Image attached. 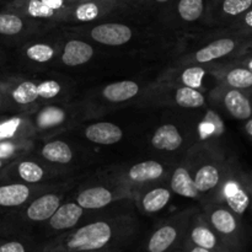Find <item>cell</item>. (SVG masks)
Here are the masks:
<instances>
[{
  "label": "cell",
  "instance_id": "1",
  "mask_svg": "<svg viewBox=\"0 0 252 252\" xmlns=\"http://www.w3.org/2000/svg\"><path fill=\"white\" fill-rule=\"evenodd\" d=\"M112 231L110 225L103 221L89 224L79 229L68 243V248L71 250L90 251L103 248L110 241Z\"/></svg>",
  "mask_w": 252,
  "mask_h": 252
},
{
  "label": "cell",
  "instance_id": "2",
  "mask_svg": "<svg viewBox=\"0 0 252 252\" xmlns=\"http://www.w3.org/2000/svg\"><path fill=\"white\" fill-rule=\"evenodd\" d=\"M223 194L229 209L238 216L245 214L251 206L249 179L245 177L238 179L233 176L226 180L224 182Z\"/></svg>",
  "mask_w": 252,
  "mask_h": 252
},
{
  "label": "cell",
  "instance_id": "3",
  "mask_svg": "<svg viewBox=\"0 0 252 252\" xmlns=\"http://www.w3.org/2000/svg\"><path fill=\"white\" fill-rule=\"evenodd\" d=\"M223 102L229 115L235 120L248 121L252 118V97L246 91L230 88L224 93Z\"/></svg>",
  "mask_w": 252,
  "mask_h": 252
},
{
  "label": "cell",
  "instance_id": "4",
  "mask_svg": "<svg viewBox=\"0 0 252 252\" xmlns=\"http://www.w3.org/2000/svg\"><path fill=\"white\" fill-rule=\"evenodd\" d=\"M91 37L106 46H122L132 38V31L122 24H102L94 27Z\"/></svg>",
  "mask_w": 252,
  "mask_h": 252
},
{
  "label": "cell",
  "instance_id": "5",
  "mask_svg": "<svg viewBox=\"0 0 252 252\" xmlns=\"http://www.w3.org/2000/svg\"><path fill=\"white\" fill-rule=\"evenodd\" d=\"M239 48V43L234 38H220L212 42L196 53V61L199 63H208L216 59L224 58L233 54Z\"/></svg>",
  "mask_w": 252,
  "mask_h": 252
},
{
  "label": "cell",
  "instance_id": "6",
  "mask_svg": "<svg viewBox=\"0 0 252 252\" xmlns=\"http://www.w3.org/2000/svg\"><path fill=\"white\" fill-rule=\"evenodd\" d=\"M85 135L89 140L96 144L111 145L120 142L123 133L121 128L113 123L101 122L89 126L85 129Z\"/></svg>",
  "mask_w": 252,
  "mask_h": 252
},
{
  "label": "cell",
  "instance_id": "7",
  "mask_svg": "<svg viewBox=\"0 0 252 252\" xmlns=\"http://www.w3.org/2000/svg\"><path fill=\"white\" fill-rule=\"evenodd\" d=\"M93 54L94 49L90 44L74 39V41L68 42L64 47L62 61L69 66L81 65V64H85L86 62L90 61Z\"/></svg>",
  "mask_w": 252,
  "mask_h": 252
},
{
  "label": "cell",
  "instance_id": "8",
  "mask_svg": "<svg viewBox=\"0 0 252 252\" xmlns=\"http://www.w3.org/2000/svg\"><path fill=\"white\" fill-rule=\"evenodd\" d=\"M59 203H61L59 197H57L56 194H46V196H42L39 198H37L27 208L26 214L29 217V219H31V220H47L58 209Z\"/></svg>",
  "mask_w": 252,
  "mask_h": 252
},
{
  "label": "cell",
  "instance_id": "9",
  "mask_svg": "<svg viewBox=\"0 0 252 252\" xmlns=\"http://www.w3.org/2000/svg\"><path fill=\"white\" fill-rule=\"evenodd\" d=\"M83 216V208L76 203H66L58 207L51 217V226L57 230L69 229L75 225Z\"/></svg>",
  "mask_w": 252,
  "mask_h": 252
},
{
  "label": "cell",
  "instance_id": "10",
  "mask_svg": "<svg viewBox=\"0 0 252 252\" xmlns=\"http://www.w3.org/2000/svg\"><path fill=\"white\" fill-rule=\"evenodd\" d=\"M182 142H184V139L174 125L161 126L155 132L152 139V144L155 149L167 150V152L179 149Z\"/></svg>",
  "mask_w": 252,
  "mask_h": 252
},
{
  "label": "cell",
  "instance_id": "11",
  "mask_svg": "<svg viewBox=\"0 0 252 252\" xmlns=\"http://www.w3.org/2000/svg\"><path fill=\"white\" fill-rule=\"evenodd\" d=\"M112 201V193L103 187H93L81 192L78 197V204L81 208L97 209L106 207Z\"/></svg>",
  "mask_w": 252,
  "mask_h": 252
},
{
  "label": "cell",
  "instance_id": "12",
  "mask_svg": "<svg viewBox=\"0 0 252 252\" xmlns=\"http://www.w3.org/2000/svg\"><path fill=\"white\" fill-rule=\"evenodd\" d=\"M211 221L212 225L217 229V231H219V233L225 236L235 235V233L238 231V219H236L235 213H233L230 209H216L212 213Z\"/></svg>",
  "mask_w": 252,
  "mask_h": 252
},
{
  "label": "cell",
  "instance_id": "13",
  "mask_svg": "<svg viewBox=\"0 0 252 252\" xmlns=\"http://www.w3.org/2000/svg\"><path fill=\"white\" fill-rule=\"evenodd\" d=\"M139 91V85L134 81H120L106 86L103 90V96L111 102H122L134 97Z\"/></svg>",
  "mask_w": 252,
  "mask_h": 252
},
{
  "label": "cell",
  "instance_id": "14",
  "mask_svg": "<svg viewBox=\"0 0 252 252\" xmlns=\"http://www.w3.org/2000/svg\"><path fill=\"white\" fill-rule=\"evenodd\" d=\"M171 189L175 193L189 198H194L198 194L194 181L185 167H179L175 170L171 179Z\"/></svg>",
  "mask_w": 252,
  "mask_h": 252
},
{
  "label": "cell",
  "instance_id": "15",
  "mask_svg": "<svg viewBox=\"0 0 252 252\" xmlns=\"http://www.w3.org/2000/svg\"><path fill=\"white\" fill-rule=\"evenodd\" d=\"M226 85L231 89L246 91L252 94V71L246 65L234 66L224 75Z\"/></svg>",
  "mask_w": 252,
  "mask_h": 252
},
{
  "label": "cell",
  "instance_id": "16",
  "mask_svg": "<svg viewBox=\"0 0 252 252\" xmlns=\"http://www.w3.org/2000/svg\"><path fill=\"white\" fill-rule=\"evenodd\" d=\"M164 174V167L157 161H144L134 165L129 170V177L135 182H145L159 179Z\"/></svg>",
  "mask_w": 252,
  "mask_h": 252
},
{
  "label": "cell",
  "instance_id": "17",
  "mask_svg": "<svg viewBox=\"0 0 252 252\" xmlns=\"http://www.w3.org/2000/svg\"><path fill=\"white\" fill-rule=\"evenodd\" d=\"M219 182H220V172L214 165L202 166L194 177V185L198 192L211 191L212 189L218 186Z\"/></svg>",
  "mask_w": 252,
  "mask_h": 252
},
{
  "label": "cell",
  "instance_id": "18",
  "mask_svg": "<svg viewBox=\"0 0 252 252\" xmlns=\"http://www.w3.org/2000/svg\"><path fill=\"white\" fill-rule=\"evenodd\" d=\"M42 155L48 161L58 162V164H68L73 159V153L69 145L61 140L47 143L42 149Z\"/></svg>",
  "mask_w": 252,
  "mask_h": 252
},
{
  "label": "cell",
  "instance_id": "19",
  "mask_svg": "<svg viewBox=\"0 0 252 252\" xmlns=\"http://www.w3.org/2000/svg\"><path fill=\"white\" fill-rule=\"evenodd\" d=\"M176 230L172 226H162L159 230L155 231L149 241L150 252H164L171 246L176 239Z\"/></svg>",
  "mask_w": 252,
  "mask_h": 252
},
{
  "label": "cell",
  "instance_id": "20",
  "mask_svg": "<svg viewBox=\"0 0 252 252\" xmlns=\"http://www.w3.org/2000/svg\"><path fill=\"white\" fill-rule=\"evenodd\" d=\"M170 201V192L165 189H155L145 194L143 207L149 213H155L164 208Z\"/></svg>",
  "mask_w": 252,
  "mask_h": 252
},
{
  "label": "cell",
  "instance_id": "21",
  "mask_svg": "<svg viewBox=\"0 0 252 252\" xmlns=\"http://www.w3.org/2000/svg\"><path fill=\"white\" fill-rule=\"evenodd\" d=\"M177 11L185 21H196L204 11V0H179Z\"/></svg>",
  "mask_w": 252,
  "mask_h": 252
},
{
  "label": "cell",
  "instance_id": "22",
  "mask_svg": "<svg viewBox=\"0 0 252 252\" xmlns=\"http://www.w3.org/2000/svg\"><path fill=\"white\" fill-rule=\"evenodd\" d=\"M38 97L37 85L32 81H24L11 91V98L19 105H29Z\"/></svg>",
  "mask_w": 252,
  "mask_h": 252
},
{
  "label": "cell",
  "instance_id": "23",
  "mask_svg": "<svg viewBox=\"0 0 252 252\" xmlns=\"http://www.w3.org/2000/svg\"><path fill=\"white\" fill-rule=\"evenodd\" d=\"M24 30V21L15 12H0V34L15 36Z\"/></svg>",
  "mask_w": 252,
  "mask_h": 252
},
{
  "label": "cell",
  "instance_id": "24",
  "mask_svg": "<svg viewBox=\"0 0 252 252\" xmlns=\"http://www.w3.org/2000/svg\"><path fill=\"white\" fill-rule=\"evenodd\" d=\"M176 102L185 108H198L204 105V97L196 89L185 86L177 90Z\"/></svg>",
  "mask_w": 252,
  "mask_h": 252
},
{
  "label": "cell",
  "instance_id": "25",
  "mask_svg": "<svg viewBox=\"0 0 252 252\" xmlns=\"http://www.w3.org/2000/svg\"><path fill=\"white\" fill-rule=\"evenodd\" d=\"M252 7V0H220L219 9L223 16L238 19Z\"/></svg>",
  "mask_w": 252,
  "mask_h": 252
},
{
  "label": "cell",
  "instance_id": "26",
  "mask_svg": "<svg viewBox=\"0 0 252 252\" xmlns=\"http://www.w3.org/2000/svg\"><path fill=\"white\" fill-rule=\"evenodd\" d=\"M22 7L29 16L38 17V19H51L57 12L44 5L41 0H25Z\"/></svg>",
  "mask_w": 252,
  "mask_h": 252
},
{
  "label": "cell",
  "instance_id": "27",
  "mask_svg": "<svg viewBox=\"0 0 252 252\" xmlns=\"http://www.w3.org/2000/svg\"><path fill=\"white\" fill-rule=\"evenodd\" d=\"M17 171H19L20 177L30 184H36L41 181L44 175L42 167L32 161H22L17 167Z\"/></svg>",
  "mask_w": 252,
  "mask_h": 252
},
{
  "label": "cell",
  "instance_id": "28",
  "mask_svg": "<svg viewBox=\"0 0 252 252\" xmlns=\"http://www.w3.org/2000/svg\"><path fill=\"white\" fill-rule=\"evenodd\" d=\"M98 15H100V5L95 1H84L74 9V17L78 21H93L97 19Z\"/></svg>",
  "mask_w": 252,
  "mask_h": 252
},
{
  "label": "cell",
  "instance_id": "29",
  "mask_svg": "<svg viewBox=\"0 0 252 252\" xmlns=\"http://www.w3.org/2000/svg\"><path fill=\"white\" fill-rule=\"evenodd\" d=\"M192 240L199 248L207 249V250H211V249H214L217 246V236L204 226H198V228L192 231Z\"/></svg>",
  "mask_w": 252,
  "mask_h": 252
},
{
  "label": "cell",
  "instance_id": "30",
  "mask_svg": "<svg viewBox=\"0 0 252 252\" xmlns=\"http://www.w3.org/2000/svg\"><path fill=\"white\" fill-rule=\"evenodd\" d=\"M27 57L31 61L38 62V63H46L53 58L54 51L48 44H33L29 47L26 51Z\"/></svg>",
  "mask_w": 252,
  "mask_h": 252
},
{
  "label": "cell",
  "instance_id": "31",
  "mask_svg": "<svg viewBox=\"0 0 252 252\" xmlns=\"http://www.w3.org/2000/svg\"><path fill=\"white\" fill-rule=\"evenodd\" d=\"M64 120V112L57 107H48L39 113L38 125L41 127H53Z\"/></svg>",
  "mask_w": 252,
  "mask_h": 252
},
{
  "label": "cell",
  "instance_id": "32",
  "mask_svg": "<svg viewBox=\"0 0 252 252\" xmlns=\"http://www.w3.org/2000/svg\"><path fill=\"white\" fill-rule=\"evenodd\" d=\"M204 74H206V71H204L203 68H201V66H192V68L186 69L182 73V81L189 88L197 89L202 85V79H203Z\"/></svg>",
  "mask_w": 252,
  "mask_h": 252
},
{
  "label": "cell",
  "instance_id": "33",
  "mask_svg": "<svg viewBox=\"0 0 252 252\" xmlns=\"http://www.w3.org/2000/svg\"><path fill=\"white\" fill-rule=\"evenodd\" d=\"M20 123H21V121L19 118H10V120L0 122V142L14 137L19 129Z\"/></svg>",
  "mask_w": 252,
  "mask_h": 252
},
{
  "label": "cell",
  "instance_id": "34",
  "mask_svg": "<svg viewBox=\"0 0 252 252\" xmlns=\"http://www.w3.org/2000/svg\"><path fill=\"white\" fill-rule=\"evenodd\" d=\"M37 90H38V96H41V97L52 98L58 95L59 91H61V85L57 81L48 80L37 85Z\"/></svg>",
  "mask_w": 252,
  "mask_h": 252
},
{
  "label": "cell",
  "instance_id": "35",
  "mask_svg": "<svg viewBox=\"0 0 252 252\" xmlns=\"http://www.w3.org/2000/svg\"><path fill=\"white\" fill-rule=\"evenodd\" d=\"M238 19H239V26H240V29L243 30V31L250 32V33H252V7L250 10H248L245 14L241 15L240 17H238Z\"/></svg>",
  "mask_w": 252,
  "mask_h": 252
},
{
  "label": "cell",
  "instance_id": "36",
  "mask_svg": "<svg viewBox=\"0 0 252 252\" xmlns=\"http://www.w3.org/2000/svg\"><path fill=\"white\" fill-rule=\"evenodd\" d=\"M0 252H26L22 244L17 241H9L0 245Z\"/></svg>",
  "mask_w": 252,
  "mask_h": 252
},
{
  "label": "cell",
  "instance_id": "37",
  "mask_svg": "<svg viewBox=\"0 0 252 252\" xmlns=\"http://www.w3.org/2000/svg\"><path fill=\"white\" fill-rule=\"evenodd\" d=\"M41 1L51 9H53L54 11H59L65 6V0H41Z\"/></svg>",
  "mask_w": 252,
  "mask_h": 252
},
{
  "label": "cell",
  "instance_id": "38",
  "mask_svg": "<svg viewBox=\"0 0 252 252\" xmlns=\"http://www.w3.org/2000/svg\"><path fill=\"white\" fill-rule=\"evenodd\" d=\"M245 132H246V134L249 135V137L252 138V118H250V120L246 121V123H245Z\"/></svg>",
  "mask_w": 252,
  "mask_h": 252
},
{
  "label": "cell",
  "instance_id": "39",
  "mask_svg": "<svg viewBox=\"0 0 252 252\" xmlns=\"http://www.w3.org/2000/svg\"><path fill=\"white\" fill-rule=\"evenodd\" d=\"M204 127H202V130H203L204 133H206V134H208V133H211V132H213V125H203Z\"/></svg>",
  "mask_w": 252,
  "mask_h": 252
},
{
  "label": "cell",
  "instance_id": "40",
  "mask_svg": "<svg viewBox=\"0 0 252 252\" xmlns=\"http://www.w3.org/2000/svg\"><path fill=\"white\" fill-rule=\"evenodd\" d=\"M245 65L248 66L249 69H250V70L252 71V54L250 57H249L248 59H246V62H245Z\"/></svg>",
  "mask_w": 252,
  "mask_h": 252
},
{
  "label": "cell",
  "instance_id": "41",
  "mask_svg": "<svg viewBox=\"0 0 252 252\" xmlns=\"http://www.w3.org/2000/svg\"><path fill=\"white\" fill-rule=\"evenodd\" d=\"M192 252H211L209 250H207V249H203V248H196V249H193V250H192Z\"/></svg>",
  "mask_w": 252,
  "mask_h": 252
},
{
  "label": "cell",
  "instance_id": "42",
  "mask_svg": "<svg viewBox=\"0 0 252 252\" xmlns=\"http://www.w3.org/2000/svg\"><path fill=\"white\" fill-rule=\"evenodd\" d=\"M249 186H250V201H251V207H252V179L249 180Z\"/></svg>",
  "mask_w": 252,
  "mask_h": 252
},
{
  "label": "cell",
  "instance_id": "43",
  "mask_svg": "<svg viewBox=\"0 0 252 252\" xmlns=\"http://www.w3.org/2000/svg\"><path fill=\"white\" fill-rule=\"evenodd\" d=\"M154 1L160 2V4H161V2H167V1H170V0H154Z\"/></svg>",
  "mask_w": 252,
  "mask_h": 252
},
{
  "label": "cell",
  "instance_id": "44",
  "mask_svg": "<svg viewBox=\"0 0 252 252\" xmlns=\"http://www.w3.org/2000/svg\"><path fill=\"white\" fill-rule=\"evenodd\" d=\"M2 166H4V160H0V169H1Z\"/></svg>",
  "mask_w": 252,
  "mask_h": 252
},
{
  "label": "cell",
  "instance_id": "45",
  "mask_svg": "<svg viewBox=\"0 0 252 252\" xmlns=\"http://www.w3.org/2000/svg\"><path fill=\"white\" fill-rule=\"evenodd\" d=\"M100 1H108V0H100Z\"/></svg>",
  "mask_w": 252,
  "mask_h": 252
},
{
  "label": "cell",
  "instance_id": "46",
  "mask_svg": "<svg viewBox=\"0 0 252 252\" xmlns=\"http://www.w3.org/2000/svg\"><path fill=\"white\" fill-rule=\"evenodd\" d=\"M0 100H1V93H0Z\"/></svg>",
  "mask_w": 252,
  "mask_h": 252
}]
</instances>
